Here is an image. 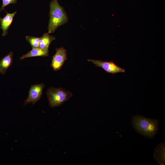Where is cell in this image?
I'll return each mask as SVG.
<instances>
[{
  "label": "cell",
  "mask_w": 165,
  "mask_h": 165,
  "mask_svg": "<svg viewBox=\"0 0 165 165\" xmlns=\"http://www.w3.org/2000/svg\"><path fill=\"white\" fill-rule=\"evenodd\" d=\"M55 39L54 36L50 35L49 33H44L40 37L39 47L42 49L48 50L50 44Z\"/></svg>",
  "instance_id": "cell-11"
},
{
  "label": "cell",
  "mask_w": 165,
  "mask_h": 165,
  "mask_svg": "<svg viewBox=\"0 0 165 165\" xmlns=\"http://www.w3.org/2000/svg\"><path fill=\"white\" fill-rule=\"evenodd\" d=\"M154 157L156 162L160 165H165V142L160 144L155 148Z\"/></svg>",
  "instance_id": "cell-8"
},
{
  "label": "cell",
  "mask_w": 165,
  "mask_h": 165,
  "mask_svg": "<svg viewBox=\"0 0 165 165\" xmlns=\"http://www.w3.org/2000/svg\"><path fill=\"white\" fill-rule=\"evenodd\" d=\"M88 61L94 64L96 66L101 67L108 73L115 74L124 73L125 70L116 65L113 61H105L100 60L88 59Z\"/></svg>",
  "instance_id": "cell-4"
},
{
  "label": "cell",
  "mask_w": 165,
  "mask_h": 165,
  "mask_svg": "<svg viewBox=\"0 0 165 165\" xmlns=\"http://www.w3.org/2000/svg\"><path fill=\"white\" fill-rule=\"evenodd\" d=\"M159 122L157 119H149L136 115L133 116L131 123L137 132L145 138L152 139L158 131Z\"/></svg>",
  "instance_id": "cell-1"
},
{
  "label": "cell",
  "mask_w": 165,
  "mask_h": 165,
  "mask_svg": "<svg viewBox=\"0 0 165 165\" xmlns=\"http://www.w3.org/2000/svg\"><path fill=\"white\" fill-rule=\"evenodd\" d=\"M40 38L26 36V39L31 44L32 48L39 47Z\"/></svg>",
  "instance_id": "cell-12"
},
{
  "label": "cell",
  "mask_w": 165,
  "mask_h": 165,
  "mask_svg": "<svg viewBox=\"0 0 165 165\" xmlns=\"http://www.w3.org/2000/svg\"><path fill=\"white\" fill-rule=\"evenodd\" d=\"M13 53L10 52L0 61V73L4 75L8 68L11 66L13 60Z\"/></svg>",
  "instance_id": "cell-10"
},
{
  "label": "cell",
  "mask_w": 165,
  "mask_h": 165,
  "mask_svg": "<svg viewBox=\"0 0 165 165\" xmlns=\"http://www.w3.org/2000/svg\"><path fill=\"white\" fill-rule=\"evenodd\" d=\"M17 2V0H2V5L0 11L1 12L4 9V8L6 6L11 4H15Z\"/></svg>",
  "instance_id": "cell-13"
},
{
  "label": "cell",
  "mask_w": 165,
  "mask_h": 165,
  "mask_svg": "<svg viewBox=\"0 0 165 165\" xmlns=\"http://www.w3.org/2000/svg\"><path fill=\"white\" fill-rule=\"evenodd\" d=\"M44 86L42 83L32 85L30 89L28 97L24 101V104L31 103L34 104L39 100Z\"/></svg>",
  "instance_id": "cell-6"
},
{
  "label": "cell",
  "mask_w": 165,
  "mask_h": 165,
  "mask_svg": "<svg viewBox=\"0 0 165 165\" xmlns=\"http://www.w3.org/2000/svg\"><path fill=\"white\" fill-rule=\"evenodd\" d=\"M49 55L48 50L42 49L39 47L32 48L31 50L27 53L20 57V60L24 58L35 57H46Z\"/></svg>",
  "instance_id": "cell-9"
},
{
  "label": "cell",
  "mask_w": 165,
  "mask_h": 165,
  "mask_svg": "<svg viewBox=\"0 0 165 165\" xmlns=\"http://www.w3.org/2000/svg\"><path fill=\"white\" fill-rule=\"evenodd\" d=\"M50 20L48 30L49 33H53L59 26L68 21V17L63 7L59 5L58 0L50 2Z\"/></svg>",
  "instance_id": "cell-2"
},
{
  "label": "cell",
  "mask_w": 165,
  "mask_h": 165,
  "mask_svg": "<svg viewBox=\"0 0 165 165\" xmlns=\"http://www.w3.org/2000/svg\"><path fill=\"white\" fill-rule=\"evenodd\" d=\"M6 13V14L3 18L0 17V22L1 24V28L3 31L2 35H6L7 33L8 29L11 25L13 17L16 13L15 11L12 13Z\"/></svg>",
  "instance_id": "cell-7"
},
{
  "label": "cell",
  "mask_w": 165,
  "mask_h": 165,
  "mask_svg": "<svg viewBox=\"0 0 165 165\" xmlns=\"http://www.w3.org/2000/svg\"><path fill=\"white\" fill-rule=\"evenodd\" d=\"M56 53L53 57L51 66L54 71L61 69L67 59L66 50L63 47L57 48Z\"/></svg>",
  "instance_id": "cell-5"
},
{
  "label": "cell",
  "mask_w": 165,
  "mask_h": 165,
  "mask_svg": "<svg viewBox=\"0 0 165 165\" xmlns=\"http://www.w3.org/2000/svg\"><path fill=\"white\" fill-rule=\"evenodd\" d=\"M46 94L50 106L53 108L62 105L73 96L71 92L64 89L54 87L49 88Z\"/></svg>",
  "instance_id": "cell-3"
}]
</instances>
